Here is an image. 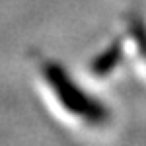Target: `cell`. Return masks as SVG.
Here are the masks:
<instances>
[{"mask_svg":"<svg viewBox=\"0 0 146 146\" xmlns=\"http://www.w3.org/2000/svg\"><path fill=\"white\" fill-rule=\"evenodd\" d=\"M41 72L51 92L55 94L56 101L70 115L78 117L80 121L88 125H100L107 119L105 107L98 100H94V96H90L82 86H78L62 66H58L55 62H43Z\"/></svg>","mask_w":146,"mask_h":146,"instance_id":"6da1fadb","label":"cell"}]
</instances>
